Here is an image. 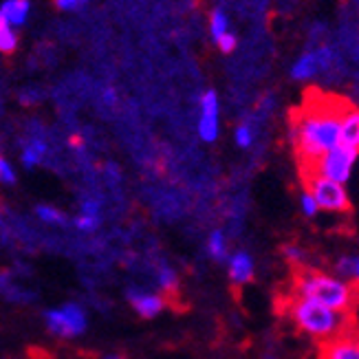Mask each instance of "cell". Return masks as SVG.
Returning a JSON list of instances; mask_svg holds the SVG:
<instances>
[{
  "label": "cell",
  "mask_w": 359,
  "mask_h": 359,
  "mask_svg": "<svg viewBox=\"0 0 359 359\" xmlns=\"http://www.w3.org/2000/svg\"><path fill=\"white\" fill-rule=\"evenodd\" d=\"M339 144L359 152V108L351 106L339 123Z\"/></svg>",
  "instance_id": "obj_11"
},
{
  "label": "cell",
  "mask_w": 359,
  "mask_h": 359,
  "mask_svg": "<svg viewBox=\"0 0 359 359\" xmlns=\"http://www.w3.org/2000/svg\"><path fill=\"white\" fill-rule=\"evenodd\" d=\"M285 258L293 264V267H302V262H304V252L300 247H295V245H287L285 249Z\"/></svg>",
  "instance_id": "obj_25"
},
{
  "label": "cell",
  "mask_w": 359,
  "mask_h": 359,
  "mask_svg": "<svg viewBox=\"0 0 359 359\" xmlns=\"http://www.w3.org/2000/svg\"><path fill=\"white\" fill-rule=\"evenodd\" d=\"M88 0H55V7L60 11H77V9H82Z\"/></svg>",
  "instance_id": "obj_28"
},
{
  "label": "cell",
  "mask_w": 359,
  "mask_h": 359,
  "mask_svg": "<svg viewBox=\"0 0 359 359\" xmlns=\"http://www.w3.org/2000/svg\"><path fill=\"white\" fill-rule=\"evenodd\" d=\"M208 252L214 260H225L227 258V238L221 229H216L210 233L208 238Z\"/></svg>",
  "instance_id": "obj_19"
},
{
  "label": "cell",
  "mask_w": 359,
  "mask_h": 359,
  "mask_svg": "<svg viewBox=\"0 0 359 359\" xmlns=\"http://www.w3.org/2000/svg\"><path fill=\"white\" fill-rule=\"evenodd\" d=\"M157 280H159V285H161L163 289H168V291H172V289L177 287V273H175L172 269H168V267H163V269L159 271Z\"/></svg>",
  "instance_id": "obj_27"
},
{
  "label": "cell",
  "mask_w": 359,
  "mask_h": 359,
  "mask_svg": "<svg viewBox=\"0 0 359 359\" xmlns=\"http://www.w3.org/2000/svg\"><path fill=\"white\" fill-rule=\"evenodd\" d=\"M128 302L142 318H157L165 306L161 295L150 293V291H142V289H130Z\"/></svg>",
  "instance_id": "obj_10"
},
{
  "label": "cell",
  "mask_w": 359,
  "mask_h": 359,
  "mask_svg": "<svg viewBox=\"0 0 359 359\" xmlns=\"http://www.w3.org/2000/svg\"><path fill=\"white\" fill-rule=\"evenodd\" d=\"M15 283L11 271H0V298H5L7 291L11 289V285Z\"/></svg>",
  "instance_id": "obj_29"
},
{
  "label": "cell",
  "mask_w": 359,
  "mask_h": 359,
  "mask_svg": "<svg viewBox=\"0 0 359 359\" xmlns=\"http://www.w3.org/2000/svg\"><path fill=\"white\" fill-rule=\"evenodd\" d=\"M44 322H46V326H49L51 333H55L57 337H67V339L82 335L86 331V324H88L84 309L75 302H67L60 309L46 311Z\"/></svg>",
  "instance_id": "obj_6"
},
{
  "label": "cell",
  "mask_w": 359,
  "mask_h": 359,
  "mask_svg": "<svg viewBox=\"0 0 359 359\" xmlns=\"http://www.w3.org/2000/svg\"><path fill=\"white\" fill-rule=\"evenodd\" d=\"M318 359H359V333L351 331L320 341Z\"/></svg>",
  "instance_id": "obj_9"
},
{
  "label": "cell",
  "mask_w": 359,
  "mask_h": 359,
  "mask_svg": "<svg viewBox=\"0 0 359 359\" xmlns=\"http://www.w3.org/2000/svg\"><path fill=\"white\" fill-rule=\"evenodd\" d=\"M335 65V51L326 44L311 46L309 51H304L291 67V77L295 82H309L318 77L320 73H326L333 69Z\"/></svg>",
  "instance_id": "obj_7"
},
{
  "label": "cell",
  "mask_w": 359,
  "mask_h": 359,
  "mask_svg": "<svg viewBox=\"0 0 359 359\" xmlns=\"http://www.w3.org/2000/svg\"><path fill=\"white\" fill-rule=\"evenodd\" d=\"M0 115H3V106H0Z\"/></svg>",
  "instance_id": "obj_32"
},
{
  "label": "cell",
  "mask_w": 359,
  "mask_h": 359,
  "mask_svg": "<svg viewBox=\"0 0 359 359\" xmlns=\"http://www.w3.org/2000/svg\"><path fill=\"white\" fill-rule=\"evenodd\" d=\"M229 278L233 285H247L254 278V260L247 252H236L229 258Z\"/></svg>",
  "instance_id": "obj_12"
},
{
  "label": "cell",
  "mask_w": 359,
  "mask_h": 359,
  "mask_svg": "<svg viewBox=\"0 0 359 359\" xmlns=\"http://www.w3.org/2000/svg\"><path fill=\"white\" fill-rule=\"evenodd\" d=\"M302 181L306 185V192L318 203V210L335 212V214L351 212V198H348L346 187L341 183L329 181V179L318 177V175L306 177Z\"/></svg>",
  "instance_id": "obj_4"
},
{
  "label": "cell",
  "mask_w": 359,
  "mask_h": 359,
  "mask_svg": "<svg viewBox=\"0 0 359 359\" xmlns=\"http://www.w3.org/2000/svg\"><path fill=\"white\" fill-rule=\"evenodd\" d=\"M198 137L205 144H212L218 139L221 130V104H218L216 90H205L201 97V113H198Z\"/></svg>",
  "instance_id": "obj_8"
},
{
  "label": "cell",
  "mask_w": 359,
  "mask_h": 359,
  "mask_svg": "<svg viewBox=\"0 0 359 359\" xmlns=\"http://www.w3.org/2000/svg\"><path fill=\"white\" fill-rule=\"evenodd\" d=\"M36 216L40 218L42 223H46V225H57V227H62V225L69 223L67 214H62L57 208H51V205H38L36 208Z\"/></svg>",
  "instance_id": "obj_20"
},
{
  "label": "cell",
  "mask_w": 359,
  "mask_h": 359,
  "mask_svg": "<svg viewBox=\"0 0 359 359\" xmlns=\"http://www.w3.org/2000/svg\"><path fill=\"white\" fill-rule=\"evenodd\" d=\"M75 227L84 231V233H93L97 231L100 225H102V208L97 201H84L82 203V212L80 216L75 218Z\"/></svg>",
  "instance_id": "obj_13"
},
{
  "label": "cell",
  "mask_w": 359,
  "mask_h": 359,
  "mask_svg": "<svg viewBox=\"0 0 359 359\" xmlns=\"http://www.w3.org/2000/svg\"><path fill=\"white\" fill-rule=\"evenodd\" d=\"M227 31H229V18H227V13L221 7L212 9V13H210V34H212L214 42L221 38V36H225Z\"/></svg>",
  "instance_id": "obj_17"
},
{
  "label": "cell",
  "mask_w": 359,
  "mask_h": 359,
  "mask_svg": "<svg viewBox=\"0 0 359 359\" xmlns=\"http://www.w3.org/2000/svg\"><path fill=\"white\" fill-rule=\"evenodd\" d=\"M216 46L221 49L223 53H233L236 51V46H238V38H236V34H231V31H227L225 36H221L216 40Z\"/></svg>",
  "instance_id": "obj_23"
},
{
  "label": "cell",
  "mask_w": 359,
  "mask_h": 359,
  "mask_svg": "<svg viewBox=\"0 0 359 359\" xmlns=\"http://www.w3.org/2000/svg\"><path fill=\"white\" fill-rule=\"evenodd\" d=\"M29 13H31L29 0H3V5H0V18H5L13 29L22 27L29 20Z\"/></svg>",
  "instance_id": "obj_14"
},
{
  "label": "cell",
  "mask_w": 359,
  "mask_h": 359,
  "mask_svg": "<svg viewBox=\"0 0 359 359\" xmlns=\"http://www.w3.org/2000/svg\"><path fill=\"white\" fill-rule=\"evenodd\" d=\"M337 273L344 278H353V287L359 295V256H344L341 260H337Z\"/></svg>",
  "instance_id": "obj_18"
},
{
  "label": "cell",
  "mask_w": 359,
  "mask_h": 359,
  "mask_svg": "<svg viewBox=\"0 0 359 359\" xmlns=\"http://www.w3.org/2000/svg\"><path fill=\"white\" fill-rule=\"evenodd\" d=\"M5 300L13 302V304H31L36 300V293L31 289H27V287H22V285H18V283H13L11 289L5 295Z\"/></svg>",
  "instance_id": "obj_21"
},
{
  "label": "cell",
  "mask_w": 359,
  "mask_h": 359,
  "mask_svg": "<svg viewBox=\"0 0 359 359\" xmlns=\"http://www.w3.org/2000/svg\"><path fill=\"white\" fill-rule=\"evenodd\" d=\"M357 157H359L357 150L337 144L335 148H331L329 152L324 154V157L316 163V168L311 170V175H306V177L318 175V177H324V179H329V181H335V183L344 185L351 179V172H353V168H355Z\"/></svg>",
  "instance_id": "obj_5"
},
{
  "label": "cell",
  "mask_w": 359,
  "mask_h": 359,
  "mask_svg": "<svg viewBox=\"0 0 359 359\" xmlns=\"http://www.w3.org/2000/svg\"><path fill=\"white\" fill-rule=\"evenodd\" d=\"M287 311L293 324L298 326L302 333H306L309 337H313L318 341H326L337 335L357 331L351 313H341V311H333L329 306H322L318 302H311L304 298H293V295H289Z\"/></svg>",
  "instance_id": "obj_3"
},
{
  "label": "cell",
  "mask_w": 359,
  "mask_h": 359,
  "mask_svg": "<svg viewBox=\"0 0 359 359\" xmlns=\"http://www.w3.org/2000/svg\"><path fill=\"white\" fill-rule=\"evenodd\" d=\"M15 46H18V36H15V29L5 20L0 18V53H13Z\"/></svg>",
  "instance_id": "obj_16"
},
{
  "label": "cell",
  "mask_w": 359,
  "mask_h": 359,
  "mask_svg": "<svg viewBox=\"0 0 359 359\" xmlns=\"http://www.w3.org/2000/svg\"><path fill=\"white\" fill-rule=\"evenodd\" d=\"M351 104L341 97L309 93L304 106L291 115V146L300 165V177L311 170L331 148L339 144V123Z\"/></svg>",
  "instance_id": "obj_1"
},
{
  "label": "cell",
  "mask_w": 359,
  "mask_h": 359,
  "mask_svg": "<svg viewBox=\"0 0 359 359\" xmlns=\"http://www.w3.org/2000/svg\"><path fill=\"white\" fill-rule=\"evenodd\" d=\"M46 142L42 137L34 135L29 139V142H25L22 146V152H20V159H22V165L25 168H34V165H40L46 157Z\"/></svg>",
  "instance_id": "obj_15"
},
{
  "label": "cell",
  "mask_w": 359,
  "mask_h": 359,
  "mask_svg": "<svg viewBox=\"0 0 359 359\" xmlns=\"http://www.w3.org/2000/svg\"><path fill=\"white\" fill-rule=\"evenodd\" d=\"M300 208H302V214L306 216V218H313L320 210H318V203L313 201V196H311L306 190H304V194H302V198H300Z\"/></svg>",
  "instance_id": "obj_26"
},
{
  "label": "cell",
  "mask_w": 359,
  "mask_h": 359,
  "mask_svg": "<svg viewBox=\"0 0 359 359\" xmlns=\"http://www.w3.org/2000/svg\"><path fill=\"white\" fill-rule=\"evenodd\" d=\"M233 139H236V146L247 150L254 146V139H256V130L249 121H243L236 126V133H233Z\"/></svg>",
  "instance_id": "obj_22"
},
{
  "label": "cell",
  "mask_w": 359,
  "mask_h": 359,
  "mask_svg": "<svg viewBox=\"0 0 359 359\" xmlns=\"http://www.w3.org/2000/svg\"><path fill=\"white\" fill-rule=\"evenodd\" d=\"M0 183L5 185H13L15 183V172H13V165L0 154Z\"/></svg>",
  "instance_id": "obj_24"
},
{
  "label": "cell",
  "mask_w": 359,
  "mask_h": 359,
  "mask_svg": "<svg viewBox=\"0 0 359 359\" xmlns=\"http://www.w3.org/2000/svg\"><path fill=\"white\" fill-rule=\"evenodd\" d=\"M293 298H304L311 302H318L322 306H329L341 313H351L355 309L357 291L346 280H339L318 269L295 267L293 283H291Z\"/></svg>",
  "instance_id": "obj_2"
},
{
  "label": "cell",
  "mask_w": 359,
  "mask_h": 359,
  "mask_svg": "<svg viewBox=\"0 0 359 359\" xmlns=\"http://www.w3.org/2000/svg\"><path fill=\"white\" fill-rule=\"evenodd\" d=\"M264 359H278V357H273V355H264Z\"/></svg>",
  "instance_id": "obj_31"
},
{
  "label": "cell",
  "mask_w": 359,
  "mask_h": 359,
  "mask_svg": "<svg viewBox=\"0 0 359 359\" xmlns=\"http://www.w3.org/2000/svg\"><path fill=\"white\" fill-rule=\"evenodd\" d=\"M106 359H121V357H117V355H108Z\"/></svg>",
  "instance_id": "obj_30"
}]
</instances>
